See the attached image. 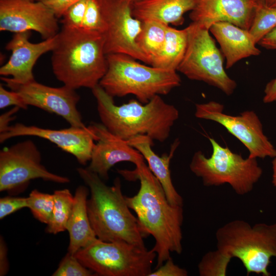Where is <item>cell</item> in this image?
<instances>
[{
	"mask_svg": "<svg viewBox=\"0 0 276 276\" xmlns=\"http://www.w3.org/2000/svg\"><path fill=\"white\" fill-rule=\"evenodd\" d=\"M258 44L268 50H276V27L266 34Z\"/></svg>",
	"mask_w": 276,
	"mask_h": 276,
	"instance_id": "f35d334b",
	"label": "cell"
},
{
	"mask_svg": "<svg viewBox=\"0 0 276 276\" xmlns=\"http://www.w3.org/2000/svg\"><path fill=\"white\" fill-rule=\"evenodd\" d=\"M10 106H17L26 110L28 106L25 103L20 94L16 91H9L2 84L0 85V108L3 109Z\"/></svg>",
	"mask_w": 276,
	"mask_h": 276,
	"instance_id": "d6a6232c",
	"label": "cell"
},
{
	"mask_svg": "<svg viewBox=\"0 0 276 276\" xmlns=\"http://www.w3.org/2000/svg\"><path fill=\"white\" fill-rule=\"evenodd\" d=\"M272 161V182L273 186L276 189V156L273 158Z\"/></svg>",
	"mask_w": 276,
	"mask_h": 276,
	"instance_id": "60d3db41",
	"label": "cell"
},
{
	"mask_svg": "<svg viewBox=\"0 0 276 276\" xmlns=\"http://www.w3.org/2000/svg\"><path fill=\"white\" fill-rule=\"evenodd\" d=\"M187 29V49L177 71L190 80L204 82L227 96L232 95L237 83L225 72L223 54L216 47L209 29L193 22Z\"/></svg>",
	"mask_w": 276,
	"mask_h": 276,
	"instance_id": "9c48e42d",
	"label": "cell"
},
{
	"mask_svg": "<svg viewBox=\"0 0 276 276\" xmlns=\"http://www.w3.org/2000/svg\"><path fill=\"white\" fill-rule=\"evenodd\" d=\"M188 271L174 264L171 257L149 276H187Z\"/></svg>",
	"mask_w": 276,
	"mask_h": 276,
	"instance_id": "836d02e7",
	"label": "cell"
},
{
	"mask_svg": "<svg viewBox=\"0 0 276 276\" xmlns=\"http://www.w3.org/2000/svg\"><path fill=\"white\" fill-rule=\"evenodd\" d=\"M153 141L146 136H139L127 141L128 143L143 156L148 166L160 183L169 202L174 205L183 206V199L175 189L171 178L170 164L178 142H175L169 153L159 156L152 150Z\"/></svg>",
	"mask_w": 276,
	"mask_h": 276,
	"instance_id": "ffe728a7",
	"label": "cell"
},
{
	"mask_svg": "<svg viewBox=\"0 0 276 276\" xmlns=\"http://www.w3.org/2000/svg\"><path fill=\"white\" fill-rule=\"evenodd\" d=\"M142 22V30L136 42L140 49L147 57L150 65L152 60L159 53L164 43L168 25L152 20Z\"/></svg>",
	"mask_w": 276,
	"mask_h": 276,
	"instance_id": "cb8c5ba5",
	"label": "cell"
},
{
	"mask_svg": "<svg viewBox=\"0 0 276 276\" xmlns=\"http://www.w3.org/2000/svg\"><path fill=\"white\" fill-rule=\"evenodd\" d=\"M118 172L128 180L140 181L137 193L125 197L136 214L142 232L155 240L152 249L157 255V268L170 257L171 252L180 254L182 251V206L169 202L160 183L144 160L136 164L133 171Z\"/></svg>",
	"mask_w": 276,
	"mask_h": 276,
	"instance_id": "6da1fadb",
	"label": "cell"
},
{
	"mask_svg": "<svg viewBox=\"0 0 276 276\" xmlns=\"http://www.w3.org/2000/svg\"><path fill=\"white\" fill-rule=\"evenodd\" d=\"M20 108L14 106L11 109L2 114L0 116V133L5 132L10 126L9 123L14 120L16 117L13 114L16 113Z\"/></svg>",
	"mask_w": 276,
	"mask_h": 276,
	"instance_id": "8d00e7d4",
	"label": "cell"
},
{
	"mask_svg": "<svg viewBox=\"0 0 276 276\" xmlns=\"http://www.w3.org/2000/svg\"><path fill=\"white\" fill-rule=\"evenodd\" d=\"M276 27V8L257 5L248 30L257 44Z\"/></svg>",
	"mask_w": 276,
	"mask_h": 276,
	"instance_id": "484cf974",
	"label": "cell"
},
{
	"mask_svg": "<svg viewBox=\"0 0 276 276\" xmlns=\"http://www.w3.org/2000/svg\"><path fill=\"white\" fill-rule=\"evenodd\" d=\"M51 63L56 78L76 89L94 88L107 70L103 34L63 27L57 34Z\"/></svg>",
	"mask_w": 276,
	"mask_h": 276,
	"instance_id": "3957f363",
	"label": "cell"
},
{
	"mask_svg": "<svg viewBox=\"0 0 276 276\" xmlns=\"http://www.w3.org/2000/svg\"><path fill=\"white\" fill-rule=\"evenodd\" d=\"M258 5L269 8H276V0H256Z\"/></svg>",
	"mask_w": 276,
	"mask_h": 276,
	"instance_id": "ab89813d",
	"label": "cell"
},
{
	"mask_svg": "<svg viewBox=\"0 0 276 276\" xmlns=\"http://www.w3.org/2000/svg\"><path fill=\"white\" fill-rule=\"evenodd\" d=\"M95 273L85 267L75 255L68 252L60 262L53 276H91Z\"/></svg>",
	"mask_w": 276,
	"mask_h": 276,
	"instance_id": "f546056e",
	"label": "cell"
},
{
	"mask_svg": "<svg viewBox=\"0 0 276 276\" xmlns=\"http://www.w3.org/2000/svg\"><path fill=\"white\" fill-rule=\"evenodd\" d=\"M209 140L212 155L207 157L202 151H196L189 165L191 172L200 177L205 186L227 183L240 195L251 191L263 173L257 158L249 156L244 158L213 138Z\"/></svg>",
	"mask_w": 276,
	"mask_h": 276,
	"instance_id": "52a82bcc",
	"label": "cell"
},
{
	"mask_svg": "<svg viewBox=\"0 0 276 276\" xmlns=\"http://www.w3.org/2000/svg\"><path fill=\"white\" fill-rule=\"evenodd\" d=\"M57 17L38 0H0V30L35 31L47 39L59 33Z\"/></svg>",
	"mask_w": 276,
	"mask_h": 276,
	"instance_id": "5bb4252c",
	"label": "cell"
},
{
	"mask_svg": "<svg viewBox=\"0 0 276 276\" xmlns=\"http://www.w3.org/2000/svg\"><path fill=\"white\" fill-rule=\"evenodd\" d=\"M264 93V103H270L276 101V77L266 85Z\"/></svg>",
	"mask_w": 276,
	"mask_h": 276,
	"instance_id": "74e56055",
	"label": "cell"
},
{
	"mask_svg": "<svg viewBox=\"0 0 276 276\" xmlns=\"http://www.w3.org/2000/svg\"><path fill=\"white\" fill-rule=\"evenodd\" d=\"M197 0H137L131 4L133 16L141 21H158L166 25L179 26L183 15L192 11Z\"/></svg>",
	"mask_w": 276,
	"mask_h": 276,
	"instance_id": "44dd1931",
	"label": "cell"
},
{
	"mask_svg": "<svg viewBox=\"0 0 276 276\" xmlns=\"http://www.w3.org/2000/svg\"><path fill=\"white\" fill-rule=\"evenodd\" d=\"M119 1L125 2H127V3L132 4V3H134V2H135V1H136L137 0H119Z\"/></svg>",
	"mask_w": 276,
	"mask_h": 276,
	"instance_id": "b9f144b4",
	"label": "cell"
},
{
	"mask_svg": "<svg viewBox=\"0 0 276 276\" xmlns=\"http://www.w3.org/2000/svg\"><path fill=\"white\" fill-rule=\"evenodd\" d=\"M106 58L107 70L99 84L113 98L132 95L145 104L180 85L176 71L147 66L123 54H107Z\"/></svg>",
	"mask_w": 276,
	"mask_h": 276,
	"instance_id": "5b68a950",
	"label": "cell"
},
{
	"mask_svg": "<svg viewBox=\"0 0 276 276\" xmlns=\"http://www.w3.org/2000/svg\"><path fill=\"white\" fill-rule=\"evenodd\" d=\"M88 0H82L72 6L63 14L62 26L81 29Z\"/></svg>",
	"mask_w": 276,
	"mask_h": 276,
	"instance_id": "4dcf8cb0",
	"label": "cell"
},
{
	"mask_svg": "<svg viewBox=\"0 0 276 276\" xmlns=\"http://www.w3.org/2000/svg\"><path fill=\"white\" fill-rule=\"evenodd\" d=\"M105 28L99 0H88L81 29L103 34Z\"/></svg>",
	"mask_w": 276,
	"mask_h": 276,
	"instance_id": "f1b7e54d",
	"label": "cell"
},
{
	"mask_svg": "<svg viewBox=\"0 0 276 276\" xmlns=\"http://www.w3.org/2000/svg\"><path fill=\"white\" fill-rule=\"evenodd\" d=\"M28 197V208L40 222L47 224L51 218L54 205V194L32 190Z\"/></svg>",
	"mask_w": 276,
	"mask_h": 276,
	"instance_id": "4316f807",
	"label": "cell"
},
{
	"mask_svg": "<svg viewBox=\"0 0 276 276\" xmlns=\"http://www.w3.org/2000/svg\"><path fill=\"white\" fill-rule=\"evenodd\" d=\"M257 5L256 0H197L190 18L209 29L214 23L224 21L249 30Z\"/></svg>",
	"mask_w": 276,
	"mask_h": 276,
	"instance_id": "ac0fdd59",
	"label": "cell"
},
{
	"mask_svg": "<svg viewBox=\"0 0 276 276\" xmlns=\"http://www.w3.org/2000/svg\"><path fill=\"white\" fill-rule=\"evenodd\" d=\"M20 136H34L46 139L74 155L82 165L90 161L95 144V135L88 127L83 128L71 126L62 129H51L20 123L10 126L5 132L0 133V143Z\"/></svg>",
	"mask_w": 276,
	"mask_h": 276,
	"instance_id": "9a60e30c",
	"label": "cell"
},
{
	"mask_svg": "<svg viewBox=\"0 0 276 276\" xmlns=\"http://www.w3.org/2000/svg\"><path fill=\"white\" fill-rule=\"evenodd\" d=\"M95 135L90 163L86 167L103 180L109 178L108 172L116 164L129 162L135 165L144 160L142 154L127 141L112 134L102 124L92 122L87 126Z\"/></svg>",
	"mask_w": 276,
	"mask_h": 276,
	"instance_id": "2e32d148",
	"label": "cell"
},
{
	"mask_svg": "<svg viewBox=\"0 0 276 276\" xmlns=\"http://www.w3.org/2000/svg\"><path fill=\"white\" fill-rule=\"evenodd\" d=\"M48 7L58 18L62 17L65 12L73 5L82 0H38Z\"/></svg>",
	"mask_w": 276,
	"mask_h": 276,
	"instance_id": "e575fe53",
	"label": "cell"
},
{
	"mask_svg": "<svg viewBox=\"0 0 276 276\" xmlns=\"http://www.w3.org/2000/svg\"><path fill=\"white\" fill-rule=\"evenodd\" d=\"M223 109V105L214 101L196 104L195 116L224 127L246 147L250 157L276 156V149L264 134L261 121L254 111L245 110L239 115L232 116L224 113Z\"/></svg>",
	"mask_w": 276,
	"mask_h": 276,
	"instance_id": "8fae6325",
	"label": "cell"
},
{
	"mask_svg": "<svg viewBox=\"0 0 276 276\" xmlns=\"http://www.w3.org/2000/svg\"><path fill=\"white\" fill-rule=\"evenodd\" d=\"M217 251L228 260L236 258L250 273L270 275L268 267L276 258V223L251 226L242 220H234L216 232Z\"/></svg>",
	"mask_w": 276,
	"mask_h": 276,
	"instance_id": "8992f818",
	"label": "cell"
},
{
	"mask_svg": "<svg viewBox=\"0 0 276 276\" xmlns=\"http://www.w3.org/2000/svg\"><path fill=\"white\" fill-rule=\"evenodd\" d=\"M54 205L46 231L49 234H57L66 230V225L70 217L74 200L68 189L54 191Z\"/></svg>",
	"mask_w": 276,
	"mask_h": 276,
	"instance_id": "d4e9b609",
	"label": "cell"
},
{
	"mask_svg": "<svg viewBox=\"0 0 276 276\" xmlns=\"http://www.w3.org/2000/svg\"><path fill=\"white\" fill-rule=\"evenodd\" d=\"M12 90L18 93L25 103L61 117L71 126L86 128L77 107L80 97L75 89L63 85L50 87L35 80L25 84L14 83L6 77L1 78Z\"/></svg>",
	"mask_w": 276,
	"mask_h": 276,
	"instance_id": "4fadbf2b",
	"label": "cell"
},
{
	"mask_svg": "<svg viewBox=\"0 0 276 276\" xmlns=\"http://www.w3.org/2000/svg\"><path fill=\"white\" fill-rule=\"evenodd\" d=\"M7 247L2 237L0 238V275L7 273L9 270V262L7 258Z\"/></svg>",
	"mask_w": 276,
	"mask_h": 276,
	"instance_id": "d590c367",
	"label": "cell"
},
{
	"mask_svg": "<svg viewBox=\"0 0 276 276\" xmlns=\"http://www.w3.org/2000/svg\"><path fill=\"white\" fill-rule=\"evenodd\" d=\"M188 42L187 28L179 30L168 25L164 43L152 60L151 66L176 71L185 55Z\"/></svg>",
	"mask_w": 276,
	"mask_h": 276,
	"instance_id": "603a6c76",
	"label": "cell"
},
{
	"mask_svg": "<svg viewBox=\"0 0 276 276\" xmlns=\"http://www.w3.org/2000/svg\"><path fill=\"white\" fill-rule=\"evenodd\" d=\"M77 171L89 190L87 212L97 238L104 241H124L146 247L143 240L146 236L137 218L130 211L120 178L117 177L113 185L108 186L97 174L86 168H78Z\"/></svg>",
	"mask_w": 276,
	"mask_h": 276,
	"instance_id": "277c9868",
	"label": "cell"
},
{
	"mask_svg": "<svg viewBox=\"0 0 276 276\" xmlns=\"http://www.w3.org/2000/svg\"><path fill=\"white\" fill-rule=\"evenodd\" d=\"M229 260L217 250L207 253L198 264L200 275H225Z\"/></svg>",
	"mask_w": 276,
	"mask_h": 276,
	"instance_id": "83f0119b",
	"label": "cell"
},
{
	"mask_svg": "<svg viewBox=\"0 0 276 276\" xmlns=\"http://www.w3.org/2000/svg\"><path fill=\"white\" fill-rule=\"evenodd\" d=\"M35 179L58 183L70 181L49 171L41 164V155L31 140L18 142L0 151V191L22 190Z\"/></svg>",
	"mask_w": 276,
	"mask_h": 276,
	"instance_id": "30bf717a",
	"label": "cell"
},
{
	"mask_svg": "<svg viewBox=\"0 0 276 276\" xmlns=\"http://www.w3.org/2000/svg\"><path fill=\"white\" fill-rule=\"evenodd\" d=\"M88 189L83 186L77 187L75 193L73 206L66 225L70 236L68 252L73 255L98 239L88 217Z\"/></svg>",
	"mask_w": 276,
	"mask_h": 276,
	"instance_id": "7402d4cb",
	"label": "cell"
},
{
	"mask_svg": "<svg viewBox=\"0 0 276 276\" xmlns=\"http://www.w3.org/2000/svg\"><path fill=\"white\" fill-rule=\"evenodd\" d=\"M106 28L103 36L106 55L123 54L149 64L137 45L142 22L134 17L131 4L119 0H99Z\"/></svg>",
	"mask_w": 276,
	"mask_h": 276,
	"instance_id": "7c38bea8",
	"label": "cell"
},
{
	"mask_svg": "<svg viewBox=\"0 0 276 276\" xmlns=\"http://www.w3.org/2000/svg\"><path fill=\"white\" fill-rule=\"evenodd\" d=\"M75 255L85 267L101 276H149L157 257L153 249L98 238Z\"/></svg>",
	"mask_w": 276,
	"mask_h": 276,
	"instance_id": "ba28073f",
	"label": "cell"
},
{
	"mask_svg": "<svg viewBox=\"0 0 276 276\" xmlns=\"http://www.w3.org/2000/svg\"><path fill=\"white\" fill-rule=\"evenodd\" d=\"M28 208V197L5 196L0 199V219L22 209Z\"/></svg>",
	"mask_w": 276,
	"mask_h": 276,
	"instance_id": "1f68e13d",
	"label": "cell"
},
{
	"mask_svg": "<svg viewBox=\"0 0 276 276\" xmlns=\"http://www.w3.org/2000/svg\"><path fill=\"white\" fill-rule=\"evenodd\" d=\"M30 31L16 33L6 45L11 51L8 62L0 68V75L11 82L25 84L35 81L33 68L38 59L43 54L52 51L57 41V34L38 43L29 41Z\"/></svg>",
	"mask_w": 276,
	"mask_h": 276,
	"instance_id": "e0dca14e",
	"label": "cell"
},
{
	"mask_svg": "<svg viewBox=\"0 0 276 276\" xmlns=\"http://www.w3.org/2000/svg\"><path fill=\"white\" fill-rule=\"evenodd\" d=\"M209 31L220 46L226 59V68H231L240 60L261 53L248 30L221 21L213 24Z\"/></svg>",
	"mask_w": 276,
	"mask_h": 276,
	"instance_id": "d6986e66",
	"label": "cell"
},
{
	"mask_svg": "<svg viewBox=\"0 0 276 276\" xmlns=\"http://www.w3.org/2000/svg\"><path fill=\"white\" fill-rule=\"evenodd\" d=\"M91 90L101 123L112 134L126 141L144 135L164 142L179 118L178 109L160 96L145 104L132 99L117 105L113 98L99 84Z\"/></svg>",
	"mask_w": 276,
	"mask_h": 276,
	"instance_id": "7a4b0ae2",
	"label": "cell"
}]
</instances>
